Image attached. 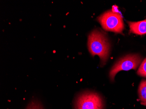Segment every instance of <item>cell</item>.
<instances>
[{
  "mask_svg": "<svg viewBox=\"0 0 146 109\" xmlns=\"http://www.w3.org/2000/svg\"><path fill=\"white\" fill-rule=\"evenodd\" d=\"M88 46L92 56L98 55L100 59V65H104L110 56L111 46L107 36L98 29L91 32L88 36Z\"/></svg>",
  "mask_w": 146,
  "mask_h": 109,
  "instance_id": "cell-1",
  "label": "cell"
},
{
  "mask_svg": "<svg viewBox=\"0 0 146 109\" xmlns=\"http://www.w3.org/2000/svg\"><path fill=\"white\" fill-rule=\"evenodd\" d=\"M97 20L106 31L121 33L124 29V24L121 15L112 10L104 12L98 17Z\"/></svg>",
  "mask_w": 146,
  "mask_h": 109,
  "instance_id": "cell-2",
  "label": "cell"
},
{
  "mask_svg": "<svg viewBox=\"0 0 146 109\" xmlns=\"http://www.w3.org/2000/svg\"><path fill=\"white\" fill-rule=\"evenodd\" d=\"M74 107L75 109H104V101L97 92H84L76 97Z\"/></svg>",
  "mask_w": 146,
  "mask_h": 109,
  "instance_id": "cell-3",
  "label": "cell"
},
{
  "mask_svg": "<svg viewBox=\"0 0 146 109\" xmlns=\"http://www.w3.org/2000/svg\"><path fill=\"white\" fill-rule=\"evenodd\" d=\"M143 58L139 54H130L119 59L112 66L110 72V78L114 81L116 74L121 71L136 70L142 63Z\"/></svg>",
  "mask_w": 146,
  "mask_h": 109,
  "instance_id": "cell-4",
  "label": "cell"
},
{
  "mask_svg": "<svg viewBox=\"0 0 146 109\" xmlns=\"http://www.w3.org/2000/svg\"><path fill=\"white\" fill-rule=\"evenodd\" d=\"M131 32L137 35H143L146 34V19L138 22H128Z\"/></svg>",
  "mask_w": 146,
  "mask_h": 109,
  "instance_id": "cell-5",
  "label": "cell"
},
{
  "mask_svg": "<svg viewBox=\"0 0 146 109\" xmlns=\"http://www.w3.org/2000/svg\"><path fill=\"white\" fill-rule=\"evenodd\" d=\"M138 96L141 104L146 106V80L143 79L139 86Z\"/></svg>",
  "mask_w": 146,
  "mask_h": 109,
  "instance_id": "cell-6",
  "label": "cell"
},
{
  "mask_svg": "<svg viewBox=\"0 0 146 109\" xmlns=\"http://www.w3.org/2000/svg\"><path fill=\"white\" fill-rule=\"evenodd\" d=\"M26 109H44L40 102L37 99H33L28 105Z\"/></svg>",
  "mask_w": 146,
  "mask_h": 109,
  "instance_id": "cell-7",
  "label": "cell"
},
{
  "mask_svg": "<svg viewBox=\"0 0 146 109\" xmlns=\"http://www.w3.org/2000/svg\"><path fill=\"white\" fill-rule=\"evenodd\" d=\"M137 74L139 76L146 78V58H145L141 63Z\"/></svg>",
  "mask_w": 146,
  "mask_h": 109,
  "instance_id": "cell-8",
  "label": "cell"
}]
</instances>
